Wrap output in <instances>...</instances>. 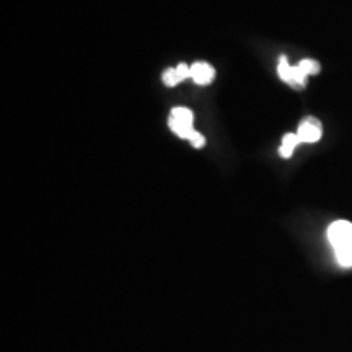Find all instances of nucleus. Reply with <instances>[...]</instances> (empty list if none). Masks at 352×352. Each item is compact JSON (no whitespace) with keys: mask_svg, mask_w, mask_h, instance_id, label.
Returning <instances> with one entry per match:
<instances>
[{"mask_svg":"<svg viewBox=\"0 0 352 352\" xmlns=\"http://www.w3.org/2000/svg\"><path fill=\"white\" fill-rule=\"evenodd\" d=\"M328 239L338 263L344 267H352V223L347 220L333 222L328 228Z\"/></svg>","mask_w":352,"mask_h":352,"instance_id":"obj_1","label":"nucleus"},{"mask_svg":"<svg viewBox=\"0 0 352 352\" xmlns=\"http://www.w3.org/2000/svg\"><path fill=\"white\" fill-rule=\"evenodd\" d=\"M170 129L179 135L182 139H189V135L195 132L192 127V111L188 108H173L168 120Z\"/></svg>","mask_w":352,"mask_h":352,"instance_id":"obj_2","label":"nucleus"},{"mask_svg":"<svg viewBox=\"0 0 352 352\" xmlns=\"http://www.w3.org/2000/svg\"><path fill=\"white\" fill-rule=\"evenodd\" d=\"M277 74H279L280 80L289 83L290 87H297V88L305 87L307 77H308L305 69H303L300 64L296 65V67L289 65L287 57H285V56H283L279 59V65H277Z\"/></svg>","mask_w":352,"mask_h":352,"instance_id":"obj_3","label":"nucleus"},{"mask_svg":"<svg viewBox=\"0 0 352 352\" xmlns=\"http://www.w3.org/2000/svg\"><path fill=\"white\" fill-rule=\"evenodd\" d=\"M321 134H323V131H321V124L316 120H314V118H307V120H303L300 122V126H298V132H297V135L300 138L302 144L318 142L321 139Z\"/></svg>","mask_w":352,"mask_h":352,"instance_id":"obj_4","label":"nucleus"},{"mask_svg":"<svg viewBox=\"0 0 352 352\" xmlns=\"http://www.w3.org/2000/svg\"><path fill=\"white\" fill-rule=\"evenodd\" d=\"M215 70L208 63H195L191 65V78L197 85H209L214 80Z\"/></svg>","mask_w":352,"mask_h":352,"instance_id":"obj_5","label":"nucleus"},{"mask_svg":"<svg viewBox=\"0 0 352 352\" xmlns=\"http://www.w3.org/2000/svg\"><path fill=\"white\" fill-rule=\"evenodd\" d=\"M298 144H302V142H300V138H298L297 134H285L283 139V145H280V148H279L280 157H284V158L292 157V153L297 148Z\"/></svg>","mask_w":352,"mask_h":352,"instance_id":"obj_6","label":"nucleus"},{"mask_svg":"<svg viewBox=\"0 0 352 352\" xmlns=\"http://www.w3.org/2000/svg\"><path fill=\"white\" fill-rule=\"evenodd\" d=\"M300 65L305 69V72L308 74V76H315V74H318L321 69V65L314 59H303Z\"/></svg>","mask_w":352,"mask_h":352,"instance_id":"obj_7","label":"nucleus"},{"mask_svg":"<svg viewBox=\"0 0 352 352\" xmlns=\"http://www.w3.org/2000/svg\"><path fill=\"white\" fill-rule=\"evenodd\" d=\"M162 78H164V82L168 87H176L179 83V78L176 76V69H166Z\"/></svg>","mask_w":352,"mask_h":352,"instance_id":"obj_8","label":"nucleus"},{"mask_svg":"<svg viewBox=\"0 0 352 352\" xmlns=\"http://www.w3.org/2000/svg\"><path fill=\"white\" fill-rule=\"evenodd\" d=\"M175 69H176V76H178L179 82L186 80V78L191 77V67H189V65H186V64H179L178 67H175Z\"/></svg>","mask_w":352,"mask_h":352,"instance_id":"obj_9","label":"nucleus"},{"mask_svg":"<svg viewBox=\"0 0 352 352\" xmlns=\"http://www.w3.org/2000/svg\"><path fill=\"white\" fill-rule=\"evenodd\" d=\"M188 140H189V142H191L192 145H195L196 148H201V147H204V145H206V139H204V135L199 134V132H197V131L192 132V134L189 135V139H188Z\"/></svg>","mask_w":352,"mask_h":352,"instance_id":"obj_10","label":"nucleus"}]
</instances>
